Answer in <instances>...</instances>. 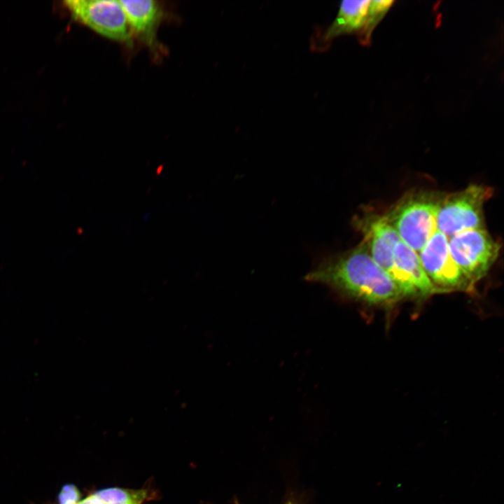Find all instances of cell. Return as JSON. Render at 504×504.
I'll use <instances>...</instances> for the list:
<instances>
[{
	"instance_id": "cell-1",
	"label": "cell",
	"mask_w": 504,
	"mask_h": 504,
	"mask_svg": "<svg viewBox=\"0 0 504 504\" xmlns=\"http://www.w3.org/2000/svg\"><path fill=\"white\" fill-rule=\"evenodd\" d=\"M307 279L370 305L391 304L403 298L391 276L373 260L364 241L324 261L307 275Z\"/></svg>"
},
{
	"instance_id": "cell-2",
	"label": "cell",
	"mask_w": 504,
	"mask_h": 504,
	"mask_svg": "<svg viewBox=\"0 0 504 504\" xmlns=\"http://www.w3.org/2000/svg\"><path fill=\"white\" fill-rule=\"evenodd\" d=\"M394 3L388 0L341 1L331 24L314 35L311 40L312 49L325 50L335 38L347 34H354L361 45H369L374 30Z\"/></svg>"
},
{
	"instance_id": "cell-3",
	"label": "cell",
	"mask_w": 504,
	"mask_h": 504,
	"mask_svg": "<svg viewBox=\"0 0 504 504\" xmlns=\"http://www.w3.org/2000/svg\"><path fill=\"white\" fill-rule=\"evenodd\" d=\"M440 199L427 193L407 196L386 214L400 240L417 253L438 231Z\"/></svg>"
},
{
	"instance_id": "cell-4",
	"label": "cell",
	"mask_w": 504,
	"mask_h": 504,
	"mask_svg": "<svg viewBox=\"0 0 504 504\" xmlns=\"http://www.w3.org/2000/svg\"><path fill=\"white\" fill-rule=\"evenodd\" d=\"M491 195L489 187L472 184L441 197L438 230L449 239L466 230L484 228L483 207Z\"/></svg>"
},
{
	"instance_id": "cell-5",
	"label": "cell",
	"mask_w": 504,
	"mask_h": 504,
	"mask_svg": "<svg viewBox=\"0 0 504 504\" xmlns=\"http://www.w3.org/2000/svg\"><path fill=\"white\" fill-rule=\"evenodd\" d=\"M448 244L454 260L472 286L487 274L500 247L484 228L456 234Z\"/></svg>"
},
{
	"instance_id": "cell-6",
	"label": "cell",
	"mask_w": 504,
	"mask_h": 504,
	"mask_svg": "<svg viewBox=\"0 0 504 504\" xmlns=\"http://www.w3.org/2000/svg\"><path fill=\"white\" fill-rule=\"evenodd\" d=\"M64 4L76 20L99 34L118 42L132 41V32L119 1L71 0Z\"/></svg>"
},
{
	"instance_id": "cell-7",
	"label": "cell",
	"mask_w": 504,
	"mask_h": 504,
	"mask_svg": "<svg viewBox=\"0 0 504 504\" xmlns=\"http://www.w3.org/2000/svg\"><path fill=\"white\" fill-rule=\"evenodd\" d=\"M418 253L422 267L438 293L467 291L472 288L450 253L448 238L438 230Z\"/></svg>"
},
{
	"instance_id": "cell-8",
	"label": "cell",
	"mask_w": 504,
	"mask_h": 504,
	"mask_svg": "<svg viewBox=\"0 0 504 504\" xmlns=\"http://www.w3.org/2000/svg\"><path fill=\"white\" fill-rule=\"evenodd\" d=\"M392 280L404 298H426L438 293L426 275L419 253L400 240L394 253Z\"/></svg>"
},
{
	"instance_id": "cell-9",
	"label": "cell",
	"mask_w": 504,
	"mask_h": 504,
	"mask_svg": "<svg viewBox=\"0 0 504 504\" xmlns=\"http://www.w3.org/2000/svg\"><path fill=\"white\" fill-rule=\"evenodd\" d=\"M356 224L364 235V242L373 260L392 279L394 249L400 239L387 215L363 216Z\"/></svg>"
},
{
	"instance_id": "cell-10",
	"label": "cell",
	"mask_w": 504,
	"mask_h": 504,
	"mask_svg": "<svg viewBox=\"0 0 504 504\" xmlns=\"http://www.w3.org/2000/svg\"><path fill=\"white\" fill-rule=\"evenodd\" d=\"M132 33L152 42L162 16L161 6L153 0L119 1Z\"/></svg>"
},
{
	"instance_id": "cell-11",
	"label": "cell",
	"mask_w": 504,
	"mask_h": 504,
	"mask_svg": "<svg viewBox=\"0 0 504 504\" xmlns=\"http://www.w3.org/2000/svg\"><path fill=\"white\" fill-rule=\"evenodd\" d=\"M105 504H142L146 498L145 490L107 488L94 493Z\"/></svg>"
},
{
	"instance_id": "cell-12",
	"label": "cell",
	"mask_w": 504,
	"mask_h": 504,
	"mask_svg": "<svg viewBox=\"0 0 504 504\" xmlns=\"http://www.w3.org/2000/svg\"><path fill=\"white\" fill-rule=\"evenodd\" d=\"M79 498L78 489L73 484L63 486L58 496L59 504H76Z\"/></svg>"
},
{
	"instance_id": "cell-13",
	"label": "cell",
	"mask_w": 504,
	"mask_h": 504,
	"mask_svg": "<svg viewBox=\"0 0 504 504\" xmlns=\"http://www.w3.org/2000/svg\"><path fill=\"white\" fill-rule=\"evenodd\" d=\"M76 504H105L100 498H99L94 493L88 496L81 501Z\"/></svg>"
},
{
	"instance_id": "cell-14",
	"label": "cell",
	"mask_w": 504,
	"mask_h": 504,
	"mask_svg": "<svg viewBox=\"0 0 504 504\" xmlns=\"http://www.w3.org/2000/svg\"><path fill=\"white\" fill-rule=\"evenodd\" d=\"M451 504H457V503H451Z\"/></svg>"
}]
</instances>
